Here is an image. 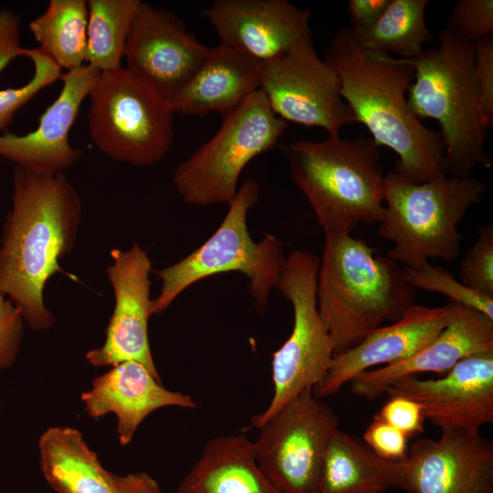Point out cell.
Returning a JSON list of instances; mask_svg holds the SVG:
<instances>
[{
  "label": "cell",
  "mask_w": 493,
  "mask_h": 493,
  "mask_svg": "<svg viewBox=\"0 0 493 493\" xmlns=\"http://www.w3.org/2000/svg\"><path fill=\"white\" fill-rule=\"evenodd\" d=\"M20 20L10 9H0V73L21 56Z\"/></svg>",
  "instance_id": "37"
},
{
  "label": "cell",
  "mask_w": 493,
  "mask_h": 493,
  "mask_svg": "<svg viewBox=\"0 0 493 493\" xmlns=\"http://www.w3.org/2000/svg\"><path fill=\"white\" fill-rule=\"evenodd\" d=\"M320 258L306 250L286 257L276 289L291 303L293 327L289 337L272 355L273 396L267 408L254 415L258 428L301 393L324 379L334 352L317 307V276Z\"/></svg>",
  "instance_id": "10"
},
{
  "label": "cell",
  "mask_w": 493,
  "mask_h": 493,
  "mask_svg": "<svg viewBox=\"0 0 493 493\" xmlns=\"http://www.w3.org/2000/svg\"><path fill=\"white\" fill-rule=\"evenodd\" d=\"M80 399L90 418L116 415V433L121 446L129 445L142 421L158 409L197 408L191 395L166 389L144 365L134 361L118 363L95 377L91 388L82 392Z\"/></svg>",
  "instance_id": "21"
},
{
  "label": "cell",
  "mask_w": 493,
  "mask_h": 493,
  "mask_svg": "<svg viewBox=\"0 0 493 493\" xmlns=\"http://www.w3.org/2000/svg\"><path fill=\"white\" fill-rule=\"evenodd\" d=\"M399 463L396 488L410 493H493V444L479 433L441 430Z\"/></svg>",
  "instance_id": "14"
},
{
  "label": "cell",
  "mask_w": 493,
  "mask_h": 493,
  "mask_svg": "<svg viewBox=\"0 0 493 493\" xmlns=\"http://www.w3.org/2000/svg\"><path fill=\"white\" fill-rule=\"evenodd\" d=\"M375 415L408 438L424 432L425 418L422 406L410 398L401 395L389 396V400Z\"/></svg>",
  "instance_id": "35"
},
{
  "label": "cell",
  "mask_w": 493,
  "mask_h": 493,
  "mask_svg": "<svg viewBox=\"0 0 493 493\" xmlns=\"http://www.w3.org/2000/svg\"><path fill=\"white\" fill-rule=\"evenodd\" d=\"M81 215L80 196L64 173L16 166L12 209L0 241V293L33 330H47L55 322L44 289L52 276L64 273L58 260L74 248Z\"/></svg>",
  "instance_id": "1"
},
{
  "label": "cell",
  "mask_w": 493,
  "mask_h": 493,
  "mask_svg": "<svg viewBox=\"0 0 493 493\" xmlns=\"http://www.w3.org/2000/svg\"><path fill=\"white\" fill-rule=\"evenodd\" d=\"M100 74L87 64L62 73L61 90L40 116L37 127L24 135H0V157L47 174L64 173L74 166L82 152L70 145L69 131Z\"/></svg>",
  "instance_id": "17"
},
{
  "label": "cell",
  "mask_w": 493,
  "mask_h": 493,
  "mask_svg": "<svg viewBox=\"0 0 493 493\" xmlns=\"http://www.w3.org/2000/svg\"><path fill=\"white\" fill-rule=\"evenodd\" d=\"M453 315L452 300L441 307L414 304L399 320L376 328L359 343L335 353L315 394L320 398L334 395L356 375L407 359L430 343Z\"/></svg>",
  "instance_id": "18"
},
{
  "label": "cell",
  "mask_w": 493,
  "mask_h": 493,
  "mask_svg": "<svg viewBox=\"0 0 493 493\" xmlns=\"http://www.w3.org/2000/svg\"><path fill=\"white\" fill-rule=\"evenodd\" d=\"M209 48L175 15L141 2L127 37L124 58L127 68L170 102L202 66Z\"/></svg>",
  "instance_id": "15"
},
{
  "label": "cell",
  "mask_w": 493,
  "mask_h": 493,
  "mask_svg": "<svg viewBox=\"0 0 493 493\" xmlns=\"http://www.w3.org/2000/svg\"><path fill=\"white\" fill-rule=\"evenodd\" d=\"M390 0H350L348 12L352 31L365 29L373 25L382 16Z\"/></svg>",
  "instance_id": "38"
},
{
  "label": "cell",
  "mask_w": 493,
  "mask_h": 493,
  "mask_svg": "<svg viewBox=\"0 0 493 493\" xmlns=\"http://www.w3.org/2000/svg\"><path fill=\"white\" fill-rule=\"evenodd\" d=\"M21 56L32 61L34 74L21 87L0 89V131L6 130L15 113L62 74L61 68L39 47H23Z\"/></svg>",
  "instance_id": "30"
},
{
  "label": "cell",
  "mask_w": 493,
  "mask_h": 493,
  "mask_svg": "<svg viewBox=\"0 0 493 493\" xmlns=\"http://www.w3.org/2000/svg\"><path fill=\"white\" fill-rule=\"evenodd\" d=\"M444 29L473 43L493 36V1L458 0Z\"/></svg>",
  "instance_id": "32"
},
{
  "label": "cell",
  "mask_w": 493,
  "mask_h": 493,
  "mask_svg": "<svg viewBox=\"0 0 493 493\" xmlns=\"http://www.w3.org/2000/svg\"><path fill=\"white\" fill-rule=\"evenodd\" d=\"M258 89L286 122L321 128L329 135L355 122L336 72L319 57L310 36L261 63Z\"/></svg>",
  "instance_id": "12"
},
{
  "label": "cell",
  "mask_w": 493,
  "mask_h": 493,
  "mask_svg": "<svg viewBox=\"0 0 493 493\" xmlns=\"http://www.w3.org/2000/svg\"><path fill=\"white\" fill-rule=\"evenodd\" d=\"M474 76L478 93V107L488 129L493 123V36L476 43Z\"/></svg>",
  "instance_id": "33"
},
{
  "label": "cell",
  "mask_w": 493,
  "mask_h": 493,
  "mask_svg": "<svg viewBox=\"0 0 493 493\" xmlns=\"http://www.w3.org/2000/svg\"><path fill=\"white\" fill-rule=\"evenodd\" d=\"M177 493H280L259 468L245 434L209 439Z\"/></svg>",
  "instance_id": "23"
},
{
  "label": "cell",
  "mask_w": 493,
  "mask_h": 493,
  "mask_svg": "<svg viewBox=\"0 0 493 493\" xmlns=\"http://www.w3.org/2000/svg\"><path fill=\"white\" fill-rule=\"evenodd\" d=\"M39 467L57 493H120L110 473L72 426H50L37 442Z\"/></svg>",
  "instance_id": "24"
},
{
  "label": "cell",
  "mask_w": 493,
  "mask_h": 493,
  "mask_svg": "<svg viewBox=\"0 0 493 493\" xmlns=\"http://www.w3.org/2000/svg\"><path fill=\"white\" fill-rule=\"evenodd\" d=\"M461 282L472 290L493 298V226L477 229V238L461 259Z\"/></svg>",
  "instance_id": "31"
},
{
  "label": "cell",
  "mask_w": 493,
  "mask_h": 493,
  "mask_svg": "<svg viewBox=\"0 0 493 493\" xmlns=\"http://www.w3.org/2000/svg\"><path fill=\"white\" fill-rule=\"evenodd\" d=\"M88 16V1L50 0L28 27L39 48L69 71L85 65Z\"/></svg>",
  "instance_id": "27"
},
{
  "label": "cell",
  "mask_w": 493,
  "mask_h": 493,
  "mask_svg": "<svg viewBox=\"0 0 493 493\" xmlns=\"http://www.w3.org/2000/svg\"><path fill=\"white\" fill-rule=\"evenodd\" d=\"M486 193L472 176L442 175L414 183L394 171L384 177L378 235L391 242L387 256L408 267L429 258L454 261L461 249L457 226Z\"/></svg>",
  "instance_id": "6"
},
{
  "label": "cell",
  "mask_w": 493,
  "mask_h": 493,
  "mask_svg": "<svg viewBox=\"0 0 493 493\" xmlns=\"http://www.w3.org/2000/svg\"><path fill=\"white\" fill-rule=\"evenodd\" d=\"M0 410H1V401H0Z\"/></svg>",
  "instance_id": "40"
},
{
  "label": "cell",
  "mask_w": 493,
  "mask_h": 493,
  "mask_svg": "<svg viewBox=\"0 0 493 493\" xmlns=\"http://www.w3.org/2000/svg\"><path fill=\"white\" fill-rule=\"evenodd\" d=\"M403 271L405 280L414 289L446 295L449 300L472 308L493 320V298L472 290L442 267L426 261L418 267H404Z\"/></svg>",
  "instance_id": "29"
},
{
  "label": "cell",
  "mask_w": 493,
  "mask_h": 493,
  "mask_svg": "<svg viewBox=\"0 0 493 493\" xmlns=\"http://www.w3.org/2000/svg\"><path fill=\"white\" fill-rule=\"evenodd\" d=\"M428 0H390L371 26L352 31L357 44L369 51L393 54L411 59L420 55L424 45L433 40L425 22Z\"/></svg>",
  "instance_id": "26"
},
{
  "label": "cell",
  "mask_w": 493,
  "mask_h": 493,
  "mask_svg": "<svg viewBox=\"0 0 493 493\" xmlns=\"http://www.w3.org/2000/svg\"><path fill=\"white\" fill-rule=\"evenodd\" d=\"M261 61L236 48L219 44L169 102L173 113L226 117L258 89Z\"/></svg>",
  "instance_id": "22"
},
{
  "label": "cell",
  "mask_w": 493,
  "mask_h": 493,
  "mask_svg": "<svg viewBox=\"0 0 493 493\" xmlns=\"http://www.w3.org/2000/svg\"><path fill=\"white\" fill-rule=\"evenodd\" d=\"M288 122L271 110L257 89L223 118L216 133L179 163L173 183L183 201L194 205L227 204L238 191L244 168L278 146Z\"/></svg>",
  "instance_id": "9"
},
{
  "label": "cell",
  "mask_w": 493,
  "mask_h": 493,
  "mask_svg": "<svg viewBox=\"0 0 493 493\" xmlns=\"http://www.w3.org/2000/svg\"><path fill=\"white\" fill-rule=\"evenodd\" d=\"M89 97V132L100 152L135 166H151L167 154L174 113L137 73L122 66L101 72Z\"/></svg>",
  "instance_id": "8"
},
{
  "label": "cell",
  "mask_w": 493,
  "mask_h": 493,
  "mask_svg": "<svg viewBox=\"0 0 493 493\" xmlns=\"http://www.w3.org/2000/svg\"><path fill=\"white\" fill-rule=\"evenodd\" d=\"M256 461L280 493H318L322 457L339 429L334 410L307 390L258 428Z\"/></svg>",
  "instance_id": "11"
},
{
  "label": "cell",
  "mask_w": 493,
  "mask_h": 493,
  "mask_svg": "<svg viewBox=\"0 0 493 493\" xmlns=\"http://www.w3.org/2000/svg\"><path fill=\"white\" fill-rule=\"evenodd\" d=\"M140 0H89L85 64L100 73L118 69Z\"/></svg>",
  "instance_id": "28"
},
{
  "label": "cell",
  "mask_w": 493,
  "mask_h": 493,
  "mask_svg": "<svg viewBox=\"0 0 493 493\" xmlns=\"http://www.w3.org/2000/svg\"><path fill=\"white\" fill-rule=\"evenodd\" d=\"M113 478L120 493H163L159 483L144 471L113 474Z\"/></svg>",
  "instance_id": "39"
},
{
  "label": "cell",
  "mask_w": 493,
  "mask_h": 493,
  "mask_svg": "<svg viewBox=\"0 0 493 493\" xmlns=\"http://www.w3.org/2000/svg\"><path fill=\"white\" fill-rule=\"evenodd\" d=\"M383 393L415 401L425 420L441 430L479 433L493 423V351L462 359L440 379L400 378Z\"/></svg>",
  "instance_id": "16"
},
{
  "label": "cell",
  "mask_w": 493,
  "mask_h": 493,
  "mask_svg": "<svg viewBox=\"0 0 493 493\" xmlns=\"http://www.w3.org/2000/svg\"><path fill=\"white\" fill-rule=\"evenodd\" d=\"M259 192L255 180L244 182L215 232L185 257L154 271L162 287L152 299V314H162L184 290L199 280L230 271L241 272L249 278V291L256 306L264 309L286 258L278 237L266 233L260 242H255L249 234L247 214Z\"/></svg>",
  "instance_id": "7"
},
{
  "label": "cell",
  "mask_w": 493,
  "mask_h": 493,
  "mask_svg": "<svg viewBox=\"0 0 493 493\" xmlns=\"http://www.w3.org/2000/svg\"><path fill=\"white\" fill-rule=\"evenodd\" d=\"M453 302L451 321L430 343L405 360L356 375L350 383L352 393L374 400L400 378L448 372L466 357L493 351V320Z\"/></svg>",
  "instance_id": "20"
},
{
  "label": "cell",
  "mask_w": 493,
  "mask_h": 493,
  "mask_svg": "<svg viewBox=\"0 0 493 493\" xmlns=\"http://www.w3.org/2000/svg\"><path fill=\"white\" fill-rule=\"evenodd\" d=\"M363 440L383 459L400 461L408 454V437L376 415L364 431Z\"/></svg>",
  "instance_id": "36"
},
{
  "label": "cell",
  "mask_w": 493,
  "mask_h": 493,
  "mask_svg": "<svg viewBox=\"0 0 493 493\" xmlns=\"http://www.w3.org/2000/svg\"><path fill=\"white\" fill-rule=\"evenodd\" d=\"M279 147L324 235L351 234L361 223H378L385 173L380 147L371 137L347 140L337 134Z\"/></svg>",
  "instance_id": "4"
},
{
  "label": "cell",
  "mask_w": 493,
  "mask_h": 493,
  "mask_svg": "<svg viewBox=\"0 0 493 493\" xmlns=\"http://www.w3.org/2000/svg\"><path fill=\"white\" fill-rule=\"evenodd\" d=\"M25 320L20 310L0 293V372L16 362L24 337Z\"/></svg>",
  "instance_id": "34"
},
{
  "label": "cell",
  "mask_w": 493,
  "mask_h": 493,
  "mask_svg": "<svg viewBox=\"0 0 493 493\" xmlns=\"http://www.w3.org/2000/svg\"><path fill=\"white\" fill-rule=\"evenodd\" d=\"M110 257L112 263L106 273L114 294V309L103 344L87 351L86 361L95 367L138 362L161 380L148 337V321L152 315V261L137 244L124 251L112 249Z\"/></svg>",
  "instance_id": "13"
},
{
  "label": "cell",
  "mask_w": 493,
  "mask_h": 493,
  "mask_svg": "<svg viewBox=\"0 0 493 493\" xmlns=\"http://www.w3.org/2000/svg\"><path fill=\"white\" fill-rule=\"evenodd\" d=\"M317 307L333 352L359 343L415 304V289L388 256L351 234H326L317 276Z\"/></svg>",
  "instance_id": "3"
},
{
  "label": "cell",
  "mask_w": 493,
  "mask_h": 493,
  "mask_svg": "<svg viewBox=\"0 0 493 493\" xmlns=\"http://www.w3.org/2000/svg\"><path fill=\"white\" fill-rule=\"evenodd\" d=\"M438 37L437 47L404 59L414 68L407 102L419 121L439 123L448 174L468 177L491 163L485 149L488 129L479 112L474 76L476 43L444 28Z\"/></svg>",
  "instance_id": "5"
},
{
  "label": "cell",
  "mask_w": 493,
  "mask_h": 493,
  "mask_svg": "<svg viewBox=\"0 0 493 493\" xmlns=\"http://www.w3.org/2000/svg\"><path fill=\"white\" fill-rule=\"evenodd\" d=\"M220 43L270 60L309 37L311 11L287 0H215L202 10Z\"/></svg>",
  "instance_id": "19"
},
{
  "label": "cell",
  "mask_w": 493,
  "mask_h": 493,
  "mask_svg": "<svg viewBox=\"0 0 493 493\" xmlns=\"http://www.w3.org/2000/svg\"><path fill=\"white\" fill-rule=\"evenodd\" d=\"M399 467L339 428L322 457L318 493H384L396 488Z\"/></svg>",
  "instance_id": "25"
},
{
  "label": "cell",
  "mask_w": 493,
  "mask_h": 493,
  "mask_svg": "<svg viewBox=\"0 0 493 493\" xmlns=\"http://www.w3.org/2000/svg\"><path fill=\"white\" fill-rule=\"evenodd\" d=\"M324 60L336 72L355 122L368 129L379 147L397 154L396 173L414 183L448 174L439 133L426 128L408 105L407 91L414 79L411 65L361 47L350 27L334 34Z\"/></svg>",
  "instance_id": "2"
}]
</instances>
